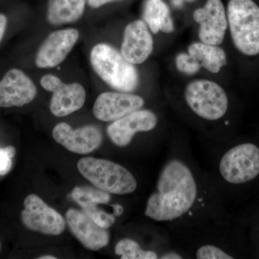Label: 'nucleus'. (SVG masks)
Masks as SVG:
<instances>
[{
  "instance_id": "nucleus-18",
  "label": "nucleus",
  "mask_w": 259,
  "mask_h": 259,
  "mask_svg": "<svg viewBox=\"0 0 259 259\" xmlns=\"http://www.w3.org/2000/svg\"><path fill=\"white\" fill-rule=\"evenodd\" d=\"M188 52L199 61L201 66L212 74H217L226 64V52L218 46L194 42L189 47Z\"/></svg>"
},
{
  "instance_id": "nucleus-6",
  "label": "nucleus",
  "mask_w": 259,
  "mask_h": 259,
  "mask_svg": "<svg viewBox=\"0 0 259 259\" xmlns=\"http://www.w3.org/2000/svg\"><path fill=\"white\" fill-rule=\"evenodd\" d=\"M218 177L230 185H241L259 175V148L250 143L237 145L220 156Z\"/></svg>"
},
{
  "instance_id": "nucleus-22",
  "label": "nucleus",
  "mask_w": 259,
  "mask_h": 259,
  "mask_svg": "<svg viewBox=\"0 0 259 259\" xmlns=\"http://www.w3.org/2000/svg\"><path fill=\"white\" fill-rule=\"evenodd\" d=\"M176 66L180 72L187 75H194L198 72L201 66L198 61L190 54H178L176 58Z\"/></svg>"
},
{
  "instance_id": "nucleus-16",
  "label": "nucleus",
  "mask_w": 259,
  "mask_h": 259,
  "mask_svg": "<svg viewBox=\"0 0 259 259\" xmlns=\"http://www.w3.org/2000/svg\"><path fill=\"white\" fill-rule=\"evenodd\" d=\"M153 49L152 35L144 22L136 20L126 26L121 47V54L125 60L134 65L143 64Z\"/></svg>"
},
{
  "instance_id": "nucleus-11",
  "label": "nucleus",
  "mask_w": 259,
  "mask_h": 259,
  "mask_svg": "<svg viewBox=\"0 0 259 259\" xmlns=\"http://www.w3.org/2000/svg\"><path fill=\"white\" fill-rule=\"evenodd\" d=\"M52 136L58 144L78 154L93 152L102 142L101 131L94 125L73 130L69 124L61 122L54 127Z\"/></svg>"
},
{
  "instance_id": "nucleus-12",
  "label": "nucleus",
  "mask_w": 259,
  "mask_h": 259,
  "mask_svg": "<svg viewBox=\"0 0 259 259\" xmlns=\"http://www.w3.org/2000/svg\"><path fill=\"white\" fill-rule=\"evenodd\" d=\"M79 31L68 28L51 33L39 48L35 64L41 69L54 68L62 63L79 39Z\"/></svg>"
},
{
  "instance_id": "nucleus-14",
  "label": "nucleus",
  "mask_w": 259,
  "mask_h": 259,
  "mask_svg": "<svg viewBox=\"0 0 259 259\" xmlns=\"http://www.w3.org/2000/svg\"><path fill=\"white\" fill-rule=\"evenodd\" d=\"M37 89L21 70H10L0 81V107H22L36 96Z\"/></svg>"
},
{
  "instance_id": "nucleus-23",
  "label": "nucleus",
  "mask_w": 259,
  "mask_h": 259,
  "mask_svg": "<svg viewBox=\"0 0 259 259\" xmlns=\"http://www.w3.org/2000/svg\"><path fill=\"white\" fill-rule=\"evenodd\" d=\"M83 212L86 213L89 217L95 221L99 226L105 229L113 226L116 221V216L113 212L108 213L101 209H99L98 207L89 209Z\"/></svg>"
},
{
  "instance_id": "nucleus-27",
  "label": "nucleus",
  "mask_w": 259,
  "mask_h": 259,
  "mask_svg": "<svg viewBox=\"0 0 259 259\" xmlns=\"http://www.w3.org/2000/svg\"><path fill=\"white\" fill-rule=\"evenodd\" d=\"M110 206L113 209L114 214L116 217H120L124 212V208L120 204H110Z\"/></svg>"
},
{
  "instance_id": "nucleus-2",
  "label": "nucleus",
  "mask_w": 259,
  "mask_h": 259,
  "mask_svg": "<svg viewBox=\"0 0 259 259\" xmlns=\"http://www.w3.org/2000/svg\"><path fill=\"white\" fill-rule=\"evenodd\" d=\"M90 61L95 72L107 84L118 91L131 93L139 84V74L115 48L99 44L90 53Z\"/></svg>"
},
{
  "instance_id": "nucleus-7",
  "label": "nucleus",
  "mask_w": 259,
  "mask_h": 259,
  "mask_svg": "<svg viewBox=\"0 0 259 259\" xmlns=\"http://www.w3.org/2000/svg\"><path fill=\"white\" fill-rule=\"evenodd\" d=\"M40 84L44 90L53 93L50 110L56 117H66L77 111L86 100V92L79 83L66 84L57 76L47 74L40 79Z\"/></svg>"
},
{
  "instance_id": "nucleus-10",
  "label": "nucleus",
  "mask_w": 259,
  "mask_h": 259,
  "mask_svg": "<svg viewBox=\"0 0 259 259\" xmlns=\"http://www.w3.org/2000/svg\"><path fill=\"white\" fill-rule=\"evenodd\" d=\"M193 18L199 24L201 41L214 46L222 44L228 23L221 0H207L203 8L194 12Z\"/></svg>"
},
{
  "instance_id": "nucleus-5",
  "label": "nucleus",
  "mask_w": 259,
  "mask_h": 259,
  "mask_svg": "<svg viewBox=\"0 0 259 259\" xmlns=\"http://www.w3.org/2000/svg\"><path fill=\"white\" fill-rule=\"evenodd\" d=\"M185 100L194 114L209 122L223 118L229 107L228 95L222 87L209 80H195L189 83Z\"/></svg>"
},
{
  "instance_id": "nucleus-29",
  "label": "nucleus",
  "mask_w": 259,
  "mask_h": 259,
  "mask_svg": "<svg viewBox=\"0 0 259 259\" xmlns=\"http://www.w3.org/2000/svg\"><path fill=\"white\" fill-rule=\"evenodd\" d=\"M38 259H56V257L53 255H44V256L39 257Z\"/></svg>"
},
{
  "instance_id": "nucleus-31",
  "label": "nucleus",
  "mask_w": 259,
  "mask_h": 259,
  "mask_svg": "<svg viewBox=\"0 0 259 259\" xmlns=\"http://www.w3.org/2000/svg\"><path fill=\"white\" fill-rule=\"evenodd\" d=\"M0 248H1V243H0Z\"/></svg>"
},
{
  "instance_id": "nucleus-9",
  "label": "nucleus",
  "mask_w": 259,
  "mask_h": 259,
  "mask_svg": "<svg viewBox=\"0 0 259 259\" xmlns=\"http://www.w3.org/2000/svg\"><path fill=\"white\" fill-rule=\"evenodd\" d=\"M158 117L149 110H139L113 121L107 132L112 143L118 147H126L136 134L150 132L158 125Z\"/></svg>"
},
{
  "instance_id": "nucleus-24",
  "label": "nucleus",
  "mask_w": 259,
  "mask_h": 259,
  "mask_svg": "<svg viewBox=\"0 0 259 259\" xmlns=\"http://www.w3.org/2000/svg\"><path fill=\"white\" fill-rule=\"evenodd\" d=\"M12 158L5 151V148H0V175H7L12 168Z\"/></svg>"
},
{
  "instance_id": "nucleus-30",
  "label": "nucleus",
  "mask_w": 259,
  "mask_h": 259,
  "mask_svg": "<svg viewBox=\"0 0 259 259\" xmlns=\"http://www.w3.org/2000/svg\"><path fill=\"white\" fill-rule=\"evenodd\" d=\"M184 1L189 2V3H192V2L195 1V0H184Z\"/></svg>"
},
{
  "instance_id": "nucleus-17",
  "label": "nucleus",
  "mask_w": 259,
  "mask_h": 259,
  "mask_svg": "<svg viewBox=\"0 0 259 259\" xmlns=\"http://www.w3.org/2000/svg\"><path fill=\"white\" fill-rule=\"evenodd\" d=\"M86 0H49L47 18L52 25L71 23L82 16Z\"/></svg>"
},
{
  "instance_id": "nucleus-26",
  "label": "nucleus",
  "mask_w": 259,
  "mask_h": 259,
  "mask_svg": "<svg viewBox=\"0 0 259 259\" xmlns=\"http://www.w3.org/2000/svg\"><path fill=\"white\" fill-rule=\"evenodd\" d=\"M116 1V0H88L89 5L93 8H98L102 5L110 3V2Z\"/></svg>"
},
{
  "instance_id": "nucleus-19",
  "label": "nucleus",
  "mask_w": 259,
  "mask_h": 259,
  "mask_svg": "<svg viewBox=\"0 0 259 259\" xmlns=\"http://www.w3.org/2000/svg\"><path fill=\"white\" fill-rule=\"evenodd\" d=\"M144 17L151 32L170 33L174 31V23L168 6L162 0H147Z\"/></svg>"
},
{
  "instance_id": "nucleus-3",
  "label": "nucleus",
  "mask_w": 259,
  "mask_h": 259,
  "mask_svg": "<svg viewBox=\"0 0 259 259\" xmlns=\"http://www.w3.org/2000/svg\"><path fill=\"white\" fill-rule=\"evenodd\" d=\"M78 170L99 190L116 195L134 193L138 182L133 174L119 163L86 157L78 162Z\"/></svg>"
},
{
  "instance_id": "nucleus-15",
  "label": "nucleus",
  "mask_w": 259,
  "mask_h": 259,
  "mask_svg": "<svg viewBox=\"0 0 259 259\" xmlns=\"http://www.w3.org/2000/svg\"><path fill=\"white\" fill-rule=\"evenodd\" d=\"M66 219L70 231L85 248L98 250L110 242L107 229L99 226L86 213L69 209L66 213Z\"/></svg>"
},
{
  "instance_id": "nucleus-25",
  "label": "nucleus",
  "mask_w": 259,
  "mask_h": 259,
  "mask_svg": "<svg viewBox=\"0 0 259 259\" xmlns=\"http://www.w3.org/2000/svg\"><path fill=\"white\" fill-rule=\"evenodd\" d=\"M7 23L8 19L6 16L3 14H0V42L4 37L5 30H6Z\"/></svg>"
},
{
  "instance_id": "nucleus-1",
  "label": "nucleus",
  "mask_w": 259,
  "mask_h": 259,
  "mask_svg": "<svg viewBox=\"0 0 259 259\" xmlns=\"http://www.w3.org/2000/svg\"><path fill=\"white\" fill-rule=\"evenodd\" d=\"M187 146H171L148 198L144 214L168 226L190 224L221 212L214 181L194 164Z\"/></svg>"
},
{
  "instance_id": "nucleus-21",
  "label": "nucleus",
  "mask_w": 259,
  "mask_h": 259,
  "mask_svg": "<svg viewBox=\"0 0 259 259\" xmlns=\"http://www.w3.org/2000/svg\"><path fill=\"white\" fill-rule=\"evenodd\" d=\"M115 253L121 259H150L149 255L141 249L139 243L131 238H123L117 242Z\"/></svg>"
},
{
  "instance_id": "nucleus-4",
  "label": "nucleus",
  "mask_w": 259,
  "mask_h": 259,
  "mask_svg": "<svg viewBox=\"0 0 259 259\" xmlns=\"http://www.w3.org/2000/svg\"><path fill=\"white\" fill-rule=\"evenodd\" d=\"M235 47L241 54H259V7L253 0H230L227 13Z\"/></svg>"
},
{
  "instance_id": "nucleus-28",
  "label": "nucleus",
  "mask_w": 259,
  "mask_h": 259,
  "mask_svg": "<svg viewBox=\"0 0 259 259\" xmlns=\"http://www.w3.org/2000/svg\"><path fill=\"white\" fill-rule=\"evenodd\" d=\"M5 149L6 152L8 153V154L9 155L10 158H13L14 157L15 153H16V150H15V148L13 147V146H7V147L5 148Z\"/></svg>"
},
{
  "instance_id": "nucleus-13",
  "label": "nucleus",
  "mask_w": 259,
  "mask_h": 259,
  "mask_svg": "<svg viewBox=\"0 0 259 259\" xmlns=\"http://www.w3.org/2000/svg\"><path fill=\"white\" fill-rule=\"evenodd\" d=\"M144 104V98L139 95L104 93L97 97L94 105L93 113L98 120L110 122L141 110Z\"/></svg>"
},
{
  "instance_id": "nucleus-20",
  "label": "nucleus",
  "mask_w": 259,
  "mask_h": 259,
  "mask_svg": "<svg viewBox=\"0 0 259 259\" xmlns=\"http://www.w3.org/2000/svg\"><path fill=\"white\" fill-rule=\"evenodd\" d=\"M74 202L79 204L83 212L95 208L100 204H108L111 196L106 192L90 187H75L71 192Z\"/></svg>"
},
{
  "instance_id": "nucleus-8",
  "label": "nucleus",
  "mask_w": 259,
  "mask_h": 259,
  "mask_svg": "<svg viewBox=\"0 0 259 259\" xmlns=\"http://www.w3.org/2000/svg\"><path fill=\"white\" fill-rule=\"evenodd\" d=\"M24 207L21 221L28 229L50 236H59L64 231L66 222L64 218L38 196L28 195L24 201Z\"/></svg>"
}]
</instances>
